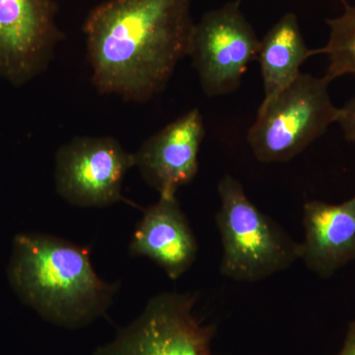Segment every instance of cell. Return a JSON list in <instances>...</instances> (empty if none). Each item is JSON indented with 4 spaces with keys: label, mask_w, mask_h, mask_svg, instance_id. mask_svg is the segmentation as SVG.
<instances>
[{
    "label": "cell",
    "mask_w": 355,
    "mask_h": 355,
    "mask_svg": "<svg viewBox=\"0 0 355 355\" xmlns=\"http://www.w3.org/2000/svg\"><path fill=\"white\" fill-rule=\"evenodd\" d=\"M191 0H108L83 26L96 88L146 102L169 83L188 55Z\"/></svg>",
    "instance_id": "cell-1"
},
{
    "label": "cell",
    "mask_w": 355,
    "mask_h": 355,
    "mask_svg": "<svg viewBox=\"0 0 355 355\" xmlns=\"http://www.w3.org/2000/svg\"><path fill=\"white\" fill-rule=\"evenodd\" d=\"M7 275L23 303L65 329L104 316L120 287L96 273L87 248L42 233L14 238Z\"/></svg>",
    "instance_id": "cell-2"
},
{
    "label": "cell",
    "mask_w": 355,
    "mask_h": 355,
    "mask_svg": "<svg viewBox=\"0 0 355 355\" xmlns=\"http://www.w3.org/2000/svg\"><path fill=\"white\" fill-rule=\"evenodd\" d=\"M216 220L222 245L220 273L239 282H258L288 270L301 258L295 241L249 198L242 184L225 175L218 187Z\"/></svg>",
    "instance_id": "cell-3"
},
{
    "label": "cell",
    "mask_w": 355,
    "mask_h": 355,
    "mask_svg": "<svg viewBox=\"0 0 355 355\" xmlns=\"http://www.w3.org/2000/svg\"><path fill=\"white\" fill-rule=\"evenodd\" d=\"M324 77L301 73L275 99L260 106L247 140L261 163L288 162L336 123L340 108Z\"/></svg>",
    "instance_id": "cell-4"
},
{
    "label": "cell",
    "mask_w": 355,
    "mask_h": 355,
    "mask_svg": "<svg viewBox=\"0 0 355 355\" xmlns=\"http://www.w3.org/2000/svg\"><path fill=\"white\" fill-rule=\"evenodd\" d=\"M198 294L162 292L141 314L93 355H214V324L195 314Z\"/></svg>",
    "instance_id": "cell-5"
},
{
    "label": "cell",
    "mask_w": 355,
    "mask_h": 355,
    "mask_svg": "<svg viewBox=\"0 0 355 355\" xmlns=\"http://www.w3.org/2000/svg\"><path fill=\"white\" fill-rule=\"evenodd\" d=\"M241 1L227 2L195 23L188 55L209 97L235 92L258 58L261 40L242 12Z\"/></svg>",
    "instance_id": "cell-6"
},
{
    "label": "cell",
    "mask_w": 355,
    "mask_h": 355,
    "mask_svg": "<svg viewBox=\"0 0 355 355\" xmlns=\"http://www.w3.org/2000/svg\"><path fill=\"white\" fill-rule=\"evenodd\" d=\"M135 166V154L114 137H76L55 154V190L74 207L127 202L121 189L128 170Z\"/></svg>",
    "instance_id": "cell-7"
},
{
    "label": "cell",
    "mask_w": 355,
    "mask_h": 355,
    "mask_svg": "<svg viewBox=\"0 0 355 355\" xmlns=\"http://www.w3.org/2000/svg\"><path fill=\"white\" fill-rule=\"evenodd\" d=\"M53 0H0V78L22 85L48 67L64 40Z\"/></svg>",
    "instance_id": "cell-8"
},
{
    "label": "cell",
    "mask_w": 355,
    "mask_h": 355,
    "mask_svg": "<svg viewBox=\"0 0 355 355\" xmlns=\"http://www.w3.org/2000/svg\"><path fill=\"white\" fill-rule=\"evenodd\" d=\"M205 137L200 110L193 109L159 130L135 153L142 179L159 196L176 195L198 172V153Z\"/></svg>",
    "instance_id": "cell-9"
},
{
    "label": "cell",
    "mask_w": 355,
    "mask_h": 355,
    "mask_svg": "<svg viewBox=\"0 0 355 355\" xmlns=\"http://www.w3.org/2000/svg\"><path fill=\"white\" fill-rule=\"evenodd\" d=\"M133 257H146L176 280L195 263L198 244L176 195L159 196L144 209L130 244Z\"/></svg>",
    "instance_id": "cell-10"
},
{
    "label": "cell",
    "mask_w": 355,
    "mask_h": 355,
    "mask_svg": "<svg viewBox=\"0 0 355 355\" xmlns=\"http://www.w3.org/2000/svg\"><path fill=\"white\" fill-rule=\"evenodd\" d=\"M301 258L321 279L355 261V195L338 205L313 200L303 207Z\"/></svg>",
    "instance_id": "cell-11"
},
{
    "label": "cell",
    "mask_w": 355,
    "mask_h": 355,
    "mask_svg": "<svg viewBox=\"0 0 355 355\" xmlns=\"http://www.w3.org/2000/svg\"><path fill=\"white\" fill-rule=\"evenodd\" d=\"M319 50H310L299 26L297 16L287 13L261 40L258 53L263 83L261 105L275 99L300 76L301 65Z\"/></svg>",
    "instance_id": "cell-12"
},
{
    "label": "cell",
    "mask_w": 355,
    "mask_h": 355,
    "mask_svg": "<svg viewBox=\"0 0 355 355\" xmlns=\"http://www.w3.org/2000/svg\"><path fill=\"white\" fill-rule=\"evenodd\" d=\"M342 15L327 20L330 27V38L319 55L328 57L329 65L324 78L331 83L338 77L355 74V6L345 0L342 2Z\"/></svg>",
    "instance_id": "cell-13"
},
{
    "label": "cell",
    "mask_w": 355,
    "mask_h": 355,
    "mask_svg": "<svg viewBox=\"0 0 355 355\" xmlns=\"http://www.w3.org/2000/svg\"><path fill=\"white\" fill-rule=\"evenodd\" d=\"M345 139L355 144V97L340 108L338 121Z\"/></svg>",
    "instance_id": "cell-14"
},
{
    "label": "cell",
    "mask_w": 355,
    "mask_h": 355,
    "mask_svg": "<svg viewBox=\"0 0 355 355\" xmlns=\"http://www.w3.org/2000/svg\"><path fill=\"white\" fill-rule=\"evenodd\" d=\"M336 355H355V319L349 324L342 349Z\"/></svg>",
    "instance_id": "cell-15"
},
{
    "label": "cell",
    "mask_w": 355,
    "mask_h": 355,
    "mask_svg": "<svg viewBox=\"0 0 355 355\" xmlns=\"http://www.w3.org/2000/svg\"><path fill=\"white\" fill-rule=\"evenodd\" d=\"M340 1H342V0H340Z\"/></svg>",
    "instance_id": "cell-16"
}]
</instances>
